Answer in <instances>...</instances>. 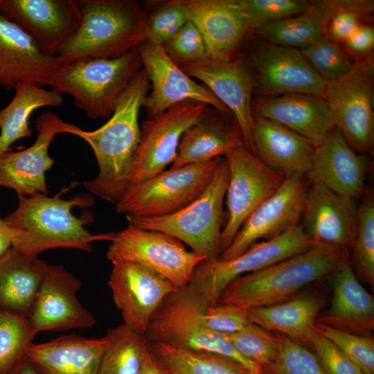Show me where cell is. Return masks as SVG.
Returning <instances> with one entry per match:
<instances>
[{"mask_svg":"<svg viewBox=\"0 0 374 374\" xmlns=\"http://www.w3.org/2000/svg\"><path fill=\"white\" fill-rule=\"evenodd\" d=\"M98 374H139L151 342L125 324L109 328Z\"/></svg>","mask_w":374,"mask_h":374,"instance_id":"e575fe53","label":"cell"},{"mask_svg":"<svg viewBox=\"0 0 374 374\" xmlns=\"http://www.w3.org/2000/svg\"><path fill=\"white\" fill-rule=\"evenodd\" d=\"M18 198L17 207L4 220L14 229L12 247L19 252L35 256L55 248L90 252L93 242H110L114 235V232L89 233L83 221L72 213L73 206L91 205L93 200L90 195H81L66 200L58 195L49 197L37 193Z\"/></svg>","mask_w":374,"mask_h":374,"instance_id":"277c9868","label":"cell"},{"mask_svg":"<svg viewBox=\"0 0 374 374\" xmlns=\"http://www.w3.org/2000/svg\"><path fill=\"white\" fill-rule=\"evenodd\" d=\"M312 244L302 225L299 224L275 238L254 243L232 259L203 260L194 270L188 285L210 305H214L224 288L235 278L299 254Z\"/></svg>","mask_w":374,"mask_h":374,"instance_id":"30bf717a","label":"cell"},{"mask_svg":"<svg viewBox=\"0 0 374 374\" xmlns=\"http://www.w3.org/2000/svg\"><path fill=\"white\" fill-rule=\"evenodd\" d=\"M252 142L253 154L285 177L305 176L310 168L315 147L275 121L253 116Z\"/></svg>","mask_w":374,"mask_h":374,"instance_id":"83f0119b","label":"cell"},{"mask_svg":"<svg viewBox=\"0 0 374 374\" xmlns=\"http://www.w3.org/2000/svg\"><path fill=\"white\" fill-rule=\"evenodd\" d=\"M229 177L228 163L223 157L204 192L183 208L167 215L153 217L126 216L136 227L171 235L205 261L219 259L220 238L223 221V203Z\"/></svg>","mask_w":374,"mask_h":374,"instance_id":"52a82bcc","label":"cell"},{"mask_svg":"<svg viewBox=\"0 0 374 374\" xmlns=\"http://www.w3.org/2000/svg\"><path fill=\"white\" fill-rule=\"evenodd\" d=\"M227 114H231L207 105L197 122L183 134L171 168L223 157L230 150L244 145L237 122L228 121Z\"/></svg>","mask_w":374,"mask_h":374,"instance_id":"f1b7e54d","label":"cell"},{"mask_svg":"<svg viewBox=\"0 0 374 374\" xmlns=\"http://www.w3.org/2000/svg\"><path fill=\"white\" fill-rule=\"evenodd\" d=\"M229 166L227 216L220 238V255L229 247L247 218L281 186L285 177L261 162L243 145L223 157Z\"/></svg>","mask_w":374,"mask_h":374,"instance_id":"7c38bea8","label":"cell"},{"mask_svg":"<svg viewBox=\"0 0 374 374\" xmlns=\"http://www.w3.org/2000/svg\"><path fill=\"white\" fill-rule=\"evenodd\" d=\"M152 348L172 374H253L238 362L215 353L186 350L162 343Z\"/></svg>","mask_w":374,"mask_h":374,"instance_id":"d590c367","label":"cell"},{"mask_svg":"<svg viewBox=\"0 0 374 374\" xmlns=\"http://www.w3.org/2000/svg\"><path fill=\"white\" fill-rule=\"evenodd\" d=\"M35 125L38 134L32 145L0 156V186L14 190L18 197L47 195L45 172L54 164L48 154L50 145L56 134H73L79 128L50 111L40 114Z\"/></svg>","mask_w":374,"mask_h":374,"instance_id":"9a60e30c","label":"cell"},{"mask_svg":"<svg viewBox=\"0 0 374 374\" xmlns=\"http://www.w3.org/2000/svg\"><path fill=\"white\" fill-rule=\"evenodd\" d=\"M136 49L150 84L143 105L147 118L159 116L170 107L185 100L202 103L231 114L208 88L193 80L173 62L161 45L145 39Z\"/></svg>","mask_w":374,"mask_h":374,"instance_id":"5bb4252c","label":"cell"},{"mask_svg":"<svg viewBox=\"0 0 374 374\" xmlns=\"http://www.w3.org/2000/svg\"><path fill=\"white\" fill-rule=\"evenodd\" d=\"M112 265L108 286L123 324L145 335L154 314L179 287L132 262H116Z\"/></svg>","mask_w":374,"mask_h":374,"instance_id":"e0dca14e","label":"cell"},{"mask_svg":"<svg viewBox=\"0 0 374 374\" xmlns=\"http://www.w3.org/2000/svg\"><path fill=\"white\" fill-rule=\"evenodd\" d=\"M307 347L315 354L326 374H364L356 364L317 329Z\"/></svg>","mask_w":374,"mask_h":374,"instance_id":"7dc6e473","label":"cell"},{"mask_svg":"<svg viewBox=\"0 0 374 374\" xmlns=\"http://www.w3.org/2000/svg\"><path fill=\"white\" fill-rule=\"evenodd\" d=\"M14 238V229L0 217V258L12 247Z\"/></svg>","mask_w":374,"mask_h":374,"instance_id":"816d5d0a","label":"cell"},{"mask_svg":"<svg viewBox=\"0 0 374 374\" xmlns=\"http://www.w3.org/2000/svg\"><path fill=\"white\" fill-rule=\"evenodd\" d=\"M255 116L275 121L297 133L314 147L323 143L335 127L324 97L301 93L282 94L252 102Z\"/></svg>","mask_w":374,"mask_h":374,"instance_id":"484cf974","label":"cell"},{"mask_svg":"<svg viewBox=\"0 0 374 374\" xmlns=\"http://www.w3.org/2000/svg\"><path fill=\"white\" fill-rule=\"evenodd\" d=\"M60 66L56 56L43 54L30 37L0 13V86L15 89L22 82L50 85Z\"/></svg>","mask_w":374,"mask_h":374,"instance_id":"cb8c5ba5","label":"cell"},{"mask_svg":"<svg viewBox=\"0 0 374 374\" xmlns=\"http://www.w3.org/2000/svg\"><path fill=\"white\" fill-rule=\"evenodd\" d=\"M107 346L105 336L89 338L73 333L33 343L26 356L39 374H98Z\"/></svg>","mask_w":374,"mask_h":374,"instance_id":"4316f807","label":"cell"},{"mask_svg":"<svg viewBox=\"0 0 374 374\" xmlns=\"http://www.w3.org/2000/svg\"><path fill=\"white\" fill-rule=\"evenodd\" d=\"M252 33L306 11L310 1L303 0H237Z\"/></svg>","mask_w":374,"mask_h":374,"instance_id":"b9f144b4","label":"cell"},{"mask_svg":"<svg viewBox=\"0 0 374 374\" xmlns=\"http://www.w3.org/2000/svg\"><path fill=\"white\" fill-rule=\"evenodd\" d=\"M188 20L184 0L165 1L151 13H148L146 40L163 45Z\"/></svg>","mask_w":374,"mask_h":374,"instance_id":"f6af8a7d","label":"cell"},{"mask_svg":"<svg viewBox=\"0 0 374 374\" xmlns=\"http://www.w3.org/2000/svg\"><path fill=\"white\" fill-rule=\"evenodd\" d=\"M188 19L204 39L207 57L235 58L252 33L237 0H184Z\"/></svg>","mask_w":374,"mask_h":374,"instance_id":"7402d4cb","label":"cell"},{"mask_svg":"<svg viewBox=\"0 0 374 374\" xmlns=\"http://www.w3.org/2000/svg\"><path fill=\"white\" fill-rule=\"evenodd\" d=\"M300 51L326 82L344 75L353 65L344 48L326 37Z\"/></svg>","mask_w":374,"mask_h":374,"instance_id":"7bdbcfd3","label":"cell"},{"mask_svg":"<svg viewBox=\"0 0 374 374\" xmlns=\"http://www.w3.org/2000/svg\"><path fill=\"white\" fill-rule=\"evenodd\" d=\"M320 299L297 295L275 305L249 310L251 322L308 346L321 309Z\"/></svg>","mask_w":374,"mask_h":374,"instance_id":"1f68e13d","label":"cell"},{"mask_svg":"<svg viewBox=\"0 0 374 374\" xmlns=\"http://www.w3.org/2000/svg\"><path fill=\"white\" fill-rule=\"evenodd\" d=\"M305 177L300 175L286 177L278 190L247 218L219 259H232L258 240L271 239L299 225L307 191Z\"/></svg>","mask_w":374,"mask_h":374,"instance_id":"ac0fdd59","label":"cell"},{"mask_svg":"<svg viewBox=\"0 0 374 374\" xmlns=\"http://www.w3.org/2000/svg\"><path fill=\"white\" fill-rule=\"evenodd\" d=\"M48 264L11 247L0 258V310L28 318Z\"/></svg>","mask_w":374,"mask_h":374,"instance_id":"4dcf8cb0","label":"cell"},{"mask_svg":"<svg viewBox=\"0 0 374 374\" xmlns=\"http://www.w3.org/2000/svg\"><path fill=\"white\" fill-rule=\"evenodd\" d=\"M344 51L356 59L364 61L373 59L374 28L368 23L359 25L342 42Z\"/></svg>","mask_w":374,"mask_h":374,"instance_id":"681fc988","label":"cell"},{"mask_svg":"<svg viewBox=\"0 0 374 374\" xmlns=\"http://www.w3.org/2000/svg\"><path fill=\"white\" fill-rule=\"evenodd\" d=\"M305 12L265 25L253 33L267 42L301 50L325 37L326 19L317 1Z\"/></svg>","mask_w":374,"mask_h":374,"instance_id":"836d02e7","label":"cell"},{"mask_svg":"<svg viewBox=\"0 0 374 374\" xmlns=\"http://www.w3.org/2000/svg\"><path fill=\"white\" fill-rule=\"evenodd\" d=\"M204 317L211 330L224 335L238 332L251 323L249 310L226 303L208 306Z\"/></svg>","mask_w":374,"mask_h":374,"instance_id":"c3c4849f","label":"cell"},{"mask_svg":"<svg viewBox=\"0 0 374 374\" xmlns=\"http://www.w3.org/2000/svg\"><path fill=\"white\" fill-rule=\"evenodd\" d=\"M150 89L143 68L119 98L109 119L99 128L74 132L92 149L99 172L84 183L91 193L116 204L128 186L130 166L140 140L139 114Z\"/></svg>","mask_w":374,"mask_h":374,"instance_id":"6da1fadb","label":"cell"},{"mask_svg":"<svg viewBox=\"0 0 374 374\" xmlns=\"http://www.w3.org/2000/svg\"><path fill=\"white\" fill-rule=\"evenodd\" d=\"M226 336L241 356L260 367L271 362L280 348L279 333H272L253 323Z\"/></svg>","mask_w":374,"mask_h":374,"instance_id":"ab89813d","label":"cell"},{"mask_svg":"<svg viewBox=\"0 0 374 374\" xmlns=\"http://www.w3.org/2000/svg\"><path fill=\"white\" fill-rule=\"evenodd\" d=\"M326 19L325 37L339 44L360 24L368 23L374 11L373 0L317 1Z\"/></svg>","mask_w":374,"mask_h":374,"instance_id":"8d00e7d4","label":"cell"},{"mask_svg":"<svg viewBox=\"0 0 374 374\" xmlns=\"http://www.w3.org/2000/svg\"><path fill=\"white\" fill-rule=\"evenodd\" d=\"M260 374H326V373L318 358L311 350L280 334L278 352L271 362L260 366Z\"/></svg>","mask_w":374,"mask_h":374,"instance_id":"f35d334b","label":"cell"},{"mask_svg":"<svg viewBox=\"0 0 374 374\" xmlns=\"http://www.w3.org/2000/svg\"><path fill=\"white\" fill-rule=\"evenodd\" d=\"M139 374H172L152 348L148 351Z\"/></svg>","mask_w":374,"mask_h":374,"instance_id":"f907efd6","label":"cell"},{"mask_svg":"<svg viewBox=\"0 0 374 374\" xmlns=\"http://www.w3.org/2000/svg\"><path fill=\"white\" fill-rule=\"evenodd\" d=\"M366 165L336 128L315 147L312 161L305 177L344 197L356 199L365 190Z\"/></svg>","mask_w":374,"mask_h":374,"instance_id":"d4e9b609","label":"cell"},{"mask_svg":"<svg viewBox=\"0 0 374 374\" xmlns=\"http://www.w3.org/2000/svg\"><path fill=\"white\" fill-rule=\"evenodd\" d=\"M0 13L28 34L43 54L52 57L81 21L77 0H0Z\"/></svg>","mask_w":374,"mask_h":374,"instance_id":"2e32d148","label":"cell"},{"mask_svg":"<svg viewBox=\"0 0 374 374\" xmlns=\"http://www.w3.org/2000/svg\"><path fill=\"white\" fill-rule=\"evenodd\" d=\"M143 69L136 48L114 59H91L60 64L51 89L71 95L91 118H109L116 103Z\"/></svg>","mask_w":374,"mask_h":374,"instance_id":"8992f818","label":"cell"},{"mask_svg":"<svg viewBox=\"0 0 374 374\" xmlns=\"http://www.w3.org/2000/svg\"><path fill=\"white\" fill-rule=\"evenodd\" d=\"M247 64L266 94L308 93L324 97L326 82L299 49L264 42L252 51Z\"/></svg>","mask_w":374,"mask_h":374,"instance_id":"d6986e66","label":"cell"},{"mask_svg":"<svg viewBox=\"0 0 374 374\" xmlns=\"http://www.w3.org/2000/svg\"><path fill=\"white\" fill-rule=\"evenodd\" d=\"M349 256L348 249L313 243L299 254L235 278L222 291L217 303L251 310L282 303L307 285L332 275L350 262Z\"/></svg>","mask_w":374,"mask_h":374,"instance_id":"7a4b0ae2","label":"cell"},{"mask_svg":"<svg viewBox=\"0 0 374 374\" xmlns=\"http://www.w3.org/2000/svg\"><path fill=\"white\" fill-rule=\"evenodd\" d=\"M110 242L106 258L111 263L136 264L177 287L189 284L197 266L205 260L171 235L130 224L122 231L114 232Z\"/></svg>","mask_w":374,"mask_h":374,"instance_id":"9c48e42d","label":"cell"},{"mask_svg":"<svg viewBox=\"0 0 374 374\" xmlns=\"http://www.w3.org/2000/svg\"><path fill=\"white\" fill-rule=\"evenodd\" d=\"M161 46L170 59L179 66L208 58L202 36L189 20Z\"/></svg>","mask_w":374,"mask_h":374,"instance_id":"bcb514c9","label":"cell"},{"mask_svg":"<svg viewBox=\"0 0 374 374\" xmlns=\"http://www.w3.org/2000/svg\"><path fill=\"white\" fill-rule=\"evenodd\" d=\"M315 328L364 374H374V340L372 337L345 332L317 322Z\"/></svg>","mask_w":374,"mask_h":374,"instance_id":"ee69618b","label":"cell"},{"mask_svg":"<svg viewBox=\"0 0 374 374\" xmlns=\"http://www.w3.org/2000/svg\"><path fill=\"white\" fill-rule=\"evenodd\" d=\"M5 374H39L26 356L20 359Z\"/></svg>","mask_w":374,"mask_h":374,"instance_id":"f5cc1de1","label":"cell"},{"mask_svg":"<svg viewBox=\"0 0 374 374\" xmlns=\"http://www.w3.org/2000/svg\"><path fill=\"white\" fill-rule=\"evenodd\" d=\"M62 102V93L53 89L30 82L18 84L12 100L0 110V156L16 141L32 135L28 119L35 110L57 107Z\"/></svg>","mask_w":374,"mask_h":374,"instance_id":"d6a6232c","label":"cell"},{"mask_svg":"<svg viewBox=\"0 0 374 374\" xmlns=\"http://www.w3.org/2000/svg\"><path fill=\"white\" fill-rule=\"evenodd\" d=\"M208 306L206 300L188 284L179 287L154 314L145 335L152 343L233 359L253 374H260V367L241 356L226 335L207 326L204 316Z\"/></svg>","mask_w":374,"mask_h":374,"instance_id":"5b68a950","label":"cell"},{"mask_svg":"<svg viewBox=\"0 0 374 374\" xmlns=\"http://www.w3.org/2000/svg\"><path fill=\"white\" fill-rule=\"evenodd\" d=\"M373 59L356 61L346 74L326 85L324 98L335 127L358 150L373 148Z\"/></svg>","mask_w":374,"mask_h":374,"instance_id":"8fae6325","label":"cell"},{"mask_svg":"<svg viewBox=\"0 0 374 374\" xmlns=\"http://www.w3.org/2000/svg\"><path fill=\"white\" fill-rule=\"evenodd\" d=\"M36 335L28 317L0 310V374L26 356Z\"/></svg>","mask_w":374,"mask_h":374,"instance_id":"74e56055","label":"cell"},{"mask_svg":"<svg viewBox=\"0 0 374 374\" xmlns=\"http://www.w3.org/2000/svg\"><path fill=\"white\" fill-rule=\"evenodd\" d=\"M81 281L63 265H48L28 319L36 334L93 327L96 319L78 297Z\"/></svg>","mask_w":374,"mask_h":374,"instance_id":"44dd1931","label":"cell"},{"mask_svg":"<svg viewBox=\"0 0 374 374\" xmlns=\"http://www.w3.org/2000/svg\"><path fill=\"white\" fill-rule=\"evenodd\" d=\"M223 157L168 170L127 186L115 204L126 216L153 217L173 213L198 197L206 189Z\"/></svg>","mask_w":374,"mask_h":374,"instance_id":"ba28073f","label":"cell"},{"mask_svg":"<svg viewBox=\"0 0 374 374\" xmlns=\"http://www.w3.org/2000/svg\"><path fill=\"white\" fill-rule=\"evenodd\" d=\"M81 14L76 32L60 47L57 59L69 64L114 59L147 37L148 13L136 0H77Z\"/></svg>","mask_w":374,"mask_h":374,"instance_id":"3957f363","label":"cell"},{"mask_svg":"<svg viewBox=\"0 0 374 374\" xmlns=\"http://www.w3.org/2000/svg\"><path fill=\"white\" fill-rule=\"evenodd\" d=\"M302 217L301 225L313 243L351 249L358 223L355 199L312 184L306 191Z\"/></svg>","mask_w":374,"mask_h":374,"instance_id":"603a6c76","label":"cell"},{"mask_svg":"<svg viewBox=\"0 0 374 374\" xmlns=\"http://www.w3.org/2000/svg\"><path fill=\"white\" fill-rule=\"evenodd\" d=\"M207 105L194 100L179 103L140 126V140L132 159L128 186L149 179L175 161L181 138Z\"/></svg>","mask_w":374,"mask_h":374,"instance_id":"4fadbf2b","label":"cell"},{"mask_svg":"<svg viewBox=\"0 0 374 374\" xmlns=\"http://www.w3.org/2000/svg\"><path fill=\"white\" fill-rule=\"evenodd\" d=\"M356 269L363 280L374 285V202L372 196L365 198L358 207V223L352 246Z\"/></svg>","mask_w":374,"mask_h":374,"instance_id":"60d3db41","label":"cell"},{"mask_svg":"<svg viewBox=\"0 0 374 374\" xmlns=\"http://www.w3.org/2000/svg\"><path fill=\"white\" fill-rule=\"evenodd\" d=\"M329 310L317 323L345 332L371 336L374 328V299L359 282L350 262L332 275Z\"/></svg>","mask_w":374,"mask_h":374,"instance_id":"f546056e","label":"cell"},{"mask_svg":"<svg viewBox=\"0 0 374 374\" xmlns=\"http://www.w3.org/2000/svg\"><path fill=\"white\" fill-rule=\"evenodd\" d=\"M190 78L201 80L226 107L235 119L244 147L253 153L252 93L254 82L245 61L237 58L203 61L180 66Z\"/></svg>","mask_w":374,"mask_h":374,"instance_id":"ffe728a7","label":"cell"}]
</instances>
